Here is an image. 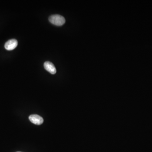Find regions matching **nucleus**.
Masks as SVG:
<instances>
[{
  "mask_svg": "<svg viewBox=\"0 0 152 152\" xmlns=\"http://www.w3.org/2000/svg\"><path fill=\"white\" fill-rule=\"evenodd\" d=\"M18 45V42L16 39H11L8 41L5 44V48L7 50H14Z\"/></svg>",
  "mask_w": 152,
  "mask_h": 152,
  "instance_id": "3",
  "label": "nucleus"
},
{
  "mask_svg": "<svg viewBox=\"0 0 152 152\" xmlns=\"http://www.w3.org/2000/svg\"><path fill=\"white\" fill-rule=\"evenodd\" d=\"M29 119L32 123L35 125H41L44 122L43 118L37 114H32L29 117Z\"/></svg>",
  "mask_w": 152,
  "mask_h": 152,
  "instance_id": "2",
  "label": "nucleus"
},
{
  "mask_svg": "<svg viewBox=\"0 0 152 152\" xmlns=\"http://www.w3.org/2000/svg\"></svg>",
  "mask_w": 152,
  "mask_h": 152,
  "instance_id": "5",
  "label": "nucleus"
},
{
  "mask_svg": "<svg viewBox=\"0 0 152 152\" xmlns=\"http://www.w3.org/2000/svg\"><path fill=\"white\" fill-rule=\"evenodd\" d=\"M49 21L52 24L57 26H62L66 22L65 18L58 14L52 15L50 16Z\"/></svg>",
  "mask_w": 152,
  "mask_h": 152,
  "instance_id": "1",
  "label": "nucleus"
},
{
  "mask_svg": "<svg viewBox=\"0 0 152 152\" xmlns=\"http://www.w3.org/2000/svg\"><path fill=\"white\" fill-rule=\"evenodd\" d=\"M44 66L45 69L52 75H55L56 73V69L52 63L46 61L44 63Z\"/></svg>",
  "mask_w": 152,
  "mask_h": 152,
  "instance_id": "4",
  "label": "nucleus"
}]
</instances>
